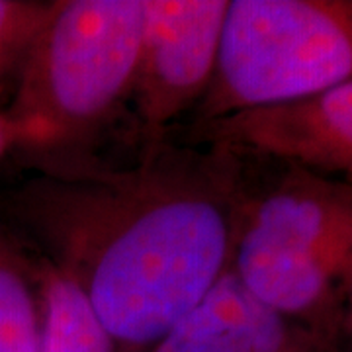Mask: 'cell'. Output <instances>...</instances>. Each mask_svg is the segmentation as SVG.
Instances as JSON below:
<instances>
[{
    "label": "cell",
    "instance_id": "cell-10",
    "mask_svg": "<svg viewBox=\"0 0 352 352\" xmlns=\"http://www.w3.org/2000/svg\"><path fill=\"white\" fill-rule=\"evenodd\" d=\"M59 0H0V85L18 76Z\"/></svg>",
    "mask_w": 352,
    "mask_h": 352
},
{
    "label": "cell",
    "instance_id": "cell-2",
    "mask_svg": "<svg viewBox=\"0 0 352 352\" xmlns=\"http://www.w3.org/2000/svg\"><path fill=\"white\" fill-rule=\"evenodd\" d=\"M235 153L229 266L256 300L344 351L352 182L272 157Z\"/></svg>",
    "mask_w": 352,
    "mask_h": 352
},
{
    "label": "cell",
    "instance_id": "cell-3",
    "mask_svg": "<svg viewBox=\"0 0 352 352\" xmlns=\"http://www.w3.org/2000/svg\"><path fill=\"white\" fill-rule=\"evenodd\" d=\"M145 0H59L25 57L6 113L24 157H75L129 106Z\"/></svg>",
    "mask_w": 352,
    "mask_h": 352
},
{
    "label": "cell",
    "instance_id": "cell-11",
    "mask_svg": "<svg viewBox=\"0 0 352 352\" xmlns=\"http://www.w3.org/2000/svg\"><path fill=\"white\" fill-rule=\"evenodd\" d=\"M22 145V129L6 113V110H0V159L10 151H18Z\"/></svg>",
    "mask_w": 352,
    "mask_h": 352
},
{
    "label": "cell",
    "instance_id": "cell-7",
    "mask_svg": "<svg viewBox=\"0 0 352 352\" xmlns=\"http://www.w3.org/2000/svg\"><path fill=\"white\" fill-rule=\"evenodd\" d=\"M147 352H344L256 300L231 266Z\"/></svg>",
    "mask_w": 352,
    "mask_h": 352
},
{
    "label": "cell",
    "instance_id": "cell-1",
    "mask_svg": "<svg viewBox=\"0 0 352 352\" xmlns=\"http://www.w3.org/2000/svg\"><path fill=\"white\" fill-rule=\"evenodd\" d=\"M129 164L25 157L0 221L75 286L122 352H147L231 261L237 153L164 138Z\"/></svg>",
    "mask_w": 352,
    "mask_h": 352
},
{
    "label": "cell",
    "instance_id": "cell-5",
    "mask_svg": "<svg viewBox=\"0 0 352 352\" xmlns=\"http://www.w3.org/2000/svg\"><path fill=\"white\" fill-rule=\"evenodd\" d=\"M229 0H145L129 106L139 145L168 138L212 82Z\"/></svg>",
    "mask_w": 352,
    "mask_h": 352
},
{
    "label": "cell",
    "instance_id": "cell-12",
    "mask_svg": "<svg viewBox=\"0 0 352 352\" xmlns=\"http://www.w3.org/2000/svg\"><path fill=\"white\" fill-rule=\"evenodd\" d=\"M342 342H344V351L352 352V280L349 284V289H346V302H344Z\"/></svg>",
    "mask_w": 352,
    "mask_h": 352
},
{
    "label": "cell",
    "instance_id": "cell-8",
    "mask_svg": "<svg viewBox=\"0 0 352 352\" xmlns=\"http://www.w3.org/2000/svg\"><path fill=\"white\" fill-rule=\"evenodd\" d=\"M43 300L34 254L0 221V352H39Z\"/></svg>",
    "mask_w": 352,
    "mask_h": 352
},
{
    "label": "cell",
    "instance_id": "cell-4",
    "mask_svg": "<svg viewBox=\"0 0 352 352\" xmlns=\"http://www.w3.org/2000/svg\"><path fill=\"white\" fill-rule=\"evenodd\" d=\"M352 80V0H229L212 82L190 124Z\"/></svg>",
    "mask_w": 352,
    "mask_h": 352
},
{
    "label": "cell",
    "instance_id": "cell-6",
    "mask_svg": "<svg viewBox=\"0 0 352 352\" xmlns=\"http://www.w3.org/2000/svg\"><path fill=\"white\" fill-rule=\"evenodd\" d=\"M168 138L272 157L352 182V80L282 106L186 124Z\"/></svg>",
    "mask_w": 352,
    "mask_h": 352
},
{
    "label": "cell",
    "instance_id": "cell-9",
    "mask_svg": "<svg viewBox=\"0 0 352 352\" xmlns=\"http://www.w3.org/2000/svg\"><path fill=\"white\" fill-rule=\"evenodd\" d=\"M32 254L43 300L39 352H122L85 296L47 261Z\"/></svg>",
    "mask_w": 352,
    "mask_h": 352
}]
</instances>
